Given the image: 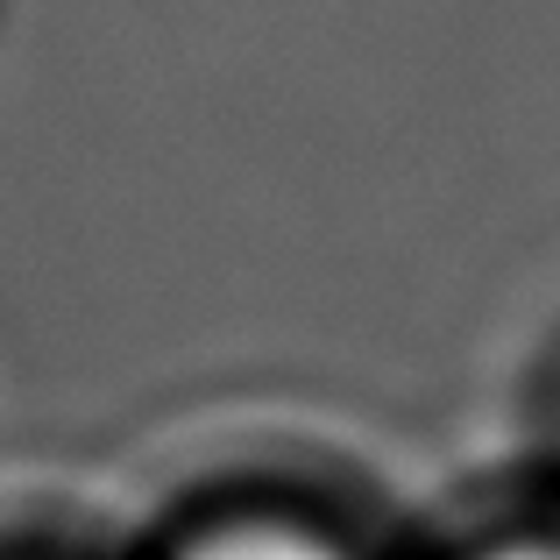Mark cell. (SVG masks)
<instances>
[{"label":"cell","mask_w":560,"mask_h":560,"mask_svg":"<svg viewBox=\"0 0 560 560\" xmlns=\"http://www.w3.org/2000/svg\"><path fill=\"white\" fill-rule=\"evenodd\" d=\"M476 560H560V539H504V547H482Z\"/></svg>","instance_id":"7a4b0ae2"},{"label":"cell","mask_w":560,"mask_h":560,"mask_svg":"<svg viewBox=\"0 0 560 560\" xmlns=\"http://www.w3.org/2000/svg\"><path fill=\"white\" fill-rule=\"evenodd\" d=\"M171 560H355V553L299 518H220L206 533H191Z\"/></svg>","instance_id":"6da1fadb"}]
</instances>
